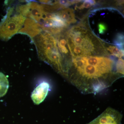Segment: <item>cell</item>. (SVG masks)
Instances as JSON below:
<instances>
[{
  "label": "cell",
  "instance_id": "obj_1",
  "mask_svg": "<svg viewBox=\"0 0 124 124\" xmlns=\"http://www.w3.org/2000/svg\"><path fill=\"white\" fill-rule=\"evenodd\" d=\"M116 64L114 59L104 56L72 57L66 77L82 93H98L120 77Z\"/></svg>",
  "mask_w": 124,
  "mask_h": 124
},
{
  "label": "cell",
  "instance_id": "obj_2",
  "mask_svg": "<svg viewBox=\"0 0 124 124\" xmlns=\"http://www.w3.org/2000/svg\"><path fill=\"white\" fill-rule=\"evenodd\" d=\"M65 33L72 57L108 55L104 42L93 33L86 23L82 22Z\"/></svg>",
  "mask_w": 124,
  "mask_h": 124
},
{
  "label": "cell",
  "instance_id": "obj_3",
  "mask_svg": "<svg viewBox=\"0 0 124 124\" xmlns=\"http://www.w3.org/2000/svg\"><path fill=\"white\" fill-rule=\"evenodd\" d=\"M31 40L35 45L40 58L64 76L65 63L54 36L43 31Z\"/></svg>",
  "mask_w": 124,
  "mask_h": 124
},
{
  "label": "cell",
  "instance_id": "obj_4",
  "mask_svg": "<svg viewBox=\"0 0 124 124\" xmlns=\"http://www.w3.org/2000/svg\"><path fill=\"white\" fill-rule=\"evenodd\" d=\"M14 7L7 9L6 15L0 22V39L7 41L18 32L26 18L19 14H14Z\"/></svg>",
  "mask_w": 124,
  "mask_h": 124
},
{
  "label": "cell",
  "instance_id": "obj_5",
  "mask_svg": "<svg viewBox=\"0 0 124 124\" xmlns=\"http://www.w3.org/2000/svg\"><path fill=\"white\" fill-rule=\"evenodd\" d=\"M16 10L17 13L26 18L31 19L39 23L42 21L44 13L40 5L35 2H31L19 6Z\"/></svg>",
  "mask_w": 124,
  "mask_h": 124
},
{
  "label": "cell",
  "instance_id": "obj_6",
  "mask_svg": "<svg viewBox=\"0 0 124 124\" xmlns=\"http://www.w3.org/2000/svg\"><path fill=\"white\" fill-rule=\"evenodd\" d=\"M122 115L115 109L108 107L101 114L87 124H121Z\"/></svg>",
  "mask_w": 124,
  "mask_h": 124
},
{
  "label": "cell",
  "instance_id": "obj_7",
  "mask_svg": "<svg viewBox=\"0 0 124 124\" xmlns=\"http://www.w3.org/2000/svg\"><path fill=\"white\" fill-rule=\"evenodd\" d=\"M43 31L42 26L40 23L31 19L27 18L22 28L18 33L27 35L32 39Z\"/></svg>",
  "mask_w": 124,
  "mask_h": 124
},
{
  "label": "cell",
  "instance_id": "obj_8",
  "mask_svg": "<svg viewBox=\"0 0 124 124\" xmlns=\"http://www.w3.org/2000/svg\"><path fill=\"white\" fill-rule=\"evenodd\" d=\"M50 85L48 82H44L36 87L31 94V98L37 105L40 104L45 99L49 90Z\"/></svg>",
  "mask_w": 124,
  "mask_h": 124
},
{
  "label": "cell",
  "instance_id": "obj_9",
  "mask_svg": "<svg viewBox=\"0 0 124 124\" xmlns=\"http://www.w3.org/2000/svg\"><path fill=\"white\" fill-rule=\"evenodd\" d=\"M55 13L68 25L71 23H75L77 22L73 9L66 8L60 10Z\"/></svg>",
  "mask_w": 124,
  "mask_h": 124
},
{
  "label": "cell",
  "instance_id": "obj_10",
  "mask_svg": "<svg viewBox=\"0 0 124 124\" xmlns=\"http://www.w3.org/2000/svg\"><path fill=\"white\" fill-rule=\"evenodd\" d=\"M9 87V81L6 76L0 72V98L7 93Z\"/></svg>",
  "mask_w": 124,
  "mask_h": 124
},
{
  "label": "cell",
  "instance_id": "obj_11",
  "mask_svg": "<svg viewBox=\"0 0 124 124\" xmlns=\"http://www.w3.org/2000/svg\"><path fill=\"white\" fill-rule=\"evenodd\" d=\"M106 50L108 53V54H111L112 55L121 58L124 56V51L120 50L116 46L113 45H108L106 48Z\"/></svg>",
  "mask_w": 124,
  "mask_h": 124
},
{
  "label": "cell",
  "instance_id": "obj_12",
  "mask_svg": "<svg viewBox=\"0 0 124 124\" xmlns=\"http://www.w3.org/2000/svg\"><path fill=\"white\" fill-rule=\"evenodd\" d=\"M113 43L120 50L124 51V35L123 33H117Z\"/></svg>",
  "mask_w": 124,
  "mask_h": 124
},
{
  "label": "cell",
  "instance_id": "obj_13",
  "mask_svg": "<svg viewBox=\"0 0 124 124\" xmlns=\"http://www.w3.org/2000/svg\"><path fill=\"white\" fill-rule=\"evenodd\" d=\"M117 73L123 75H124V60L121 58L118 59L116 64Z\"/></svg>",
  "mask_w": 124,
  "mask_h": 124
},
{
  "label": "cell",
  "instance_id": "obj_14",
  "mask_svg": "<svg viewBox=\"0 0 124 124\" xmlns=\"http://www.w3.org/2000/svg\"><path fill=\"white\" fill-rule=\"evenodd\" d=\"M95 1L94 0H85L82 4L79 6L77 7L76 8L79 9H83L84 8H89L95 4Z\"/></svg>",
  "mask_w": 124,
  "mask_h": 124
},
{
  "label": "cell",
  "instance_id": "obj_15",
  "mask_svg": "<svg viewBox=\"0 0 124 124\" xmlns=\"http://www.w3.org/2000/svg\"><path fill=\"white\" fill-rule=\"evenodd\" d=\"M98 28L99 33L103 34L106 32L107 30V27L106 24L103 23H100L98 24Z\"/></svg>",
  "mask_w": 124,
  "mask_h": 124
}]
</instances>
